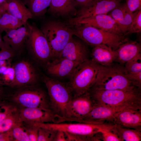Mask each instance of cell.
Segmentation results:
<instances>
[{
  "instance_id": "cell-34",
  "label": "cell",
  "mask_w": 141,
  "mask_h": 141,
  "mask_svg": "<svg viewBox=\"0 0 141 141\" xmlns=\"http://www.w3.org/2000/svg\"><path fill=\"white\" fill-rule=\"evenodd\" d=\"M125 9V4L123 5L121 4L111 11L109 14L117 23L120 28L124 20Z\"/></svg>"
},
{
  "instance_id": "cell-21",
  "label": "cell",
  "mask_w": 141,
  "mask_h": 141,
  "mask_svg": "<svg viewBox=\"0 0 141 141\" xmlns=\"http://www.w3.org/2000/svg\"><path fill=\"white\" fill-rule=\"evenodd\" d=\"M3 6L6 12L21 21L24 25L33 16L29 9L19 0H8Z\"/></svg>"
},
{
  "instance_id": "cell-22",
  "label": "cell",
  "mask_w": 141,
  "mask_h": 141,
  "mask_svg": "<svg viewBox=\"0 0 141 141\" xmlns=\"http://www.w3.org/2000/svg\"><path fill=\"white\" fill-rule=\"evenodd\" d=\"M140 43L133 41H127L122 44L116 50L117 56L115 62L122 64L141 53Z\"/></svg>"
},
{
  "instance_id": "cell-29",
  "label": "cell",
  "mask_w": 141,
  "mask_h": 141,
  "mask_svg": "<svg viewBox=\"0 0 141 141\" xmlns=\"http://www.w3.org/2000/svg\"><path fill=\"white\" fill-rule=\"evenodd\" d=\"M124 66L127 73L141 72V53L127 62Z\"/></svg>"
},
{
  "instance_id": "cell-28",
  "label": "cell",
  "mask_w": 141,
  "mask_h": 141,
  "mask_svg": "<svg viewBox=\"0 0 141 141\" xmlns=\"http://www.w3.org/2000/svg\"><path fill=\"white\" fill-rule=\"evenodd\" d=\"M12 103L4 100L0 101V122L17 110Z\"/></svg>"
},
{
  "instance_id": "cell-46",
  "label": "cell",
  "mask_w": 141,
  "mask_h": 141,
  "mask_svg": "<svg viewBox=\"0 0 141 141\" xmlns=\"http://www.w3.org/2000/svg\"><path fill=\"white\" fill-rule=\"evenodd\" d=\"M6 12L3 6H0V19L2 16Z\"/></svg>"
},
{
  "instance_id": "cell-2",
  "label": "cell",
  "mask_w": 141,
  "mask_h": 141,
  "mask_svg": "<svg viewBox=\"0 0 141 141\" xmlns=\"http://www.w3.org/2000/svg\"><path fill=\"white\" fill-rule=\"evenodd\" d=\"M127 73L124 66L118 63L107 66L100 65L96 79L91 87L105 90H131L139 88L127 78Z\"/></svg>"
},
{
  "instance_id": "cell-24",
  "label": "cell",
  "mask_w": 141,
  "mask_h": 141,
  "mask_svg": "<svg viewBox=\"0 0 141 141\" xmlns=\"http://www.w3.org/2000/svg\"><path fill=\"white\" fill-rule=\"evenodd\" d=\"M111 131L121 141H140L141 131L132 128L124 127L114 124Z\"/></svg>"
},
{
  "instance_id": "cell-5",
  "label": "cell",
  "mask_w": 141,
  "mask_h": 141,
  "mask_svg": "<svg viewBox=\"0 0 141 141\" xmlns=\"http://www.w3.org/2000/svg\"><path fill=\"white\" fill-rule=\"evenodd\" d=\"M100 65L89 59L79 65L68 83L73 96L88 92L96 79Z\"/></svg>"
},
{
  "instance_id": "cell-41",
  "label": "cell",
  "mask_w": 141,
  "mask_h": 141,
  "mask_svg": "<svg viewBox=\"0 0 141 141\" xmlns=\"http://www.w3.org/2000/svg\"><path fill=\"white\" fill-rule=\"evenodd\" d=\"M66 137L67 141H91L88 137L64 132Z\"/></svg>"
},
{
  "instance_id": "cell-36",
  "label": "cell",
  "mask_w": 141,
  "mask_h": 141,
  "mask_svg": "<svg viewBox=\"0 0 141 141\" xmlns=\"http://www.w3.org/2000/svg\"><path fill=\"white\" fill-rule=\"evenodd\" d=\"M132 18L133 13H131L128 10L125 5L124 20L120 27L122 32L125 36L129 29L132 22Z\"/></svg>"
},
{
  "instance_id": "cell-8",
  "label": "cell",
  "mask_w": 141,
  "mask_h": 141,
  "mask_svg": "<svg viewBox=\"0 0 141 141\" xmlns=\"http://www.w3.org/2000/svg\"><path fill=\"white\" fill-rule=\"evenodd\" d=\"M35 125L55 130H59L70 133L86 137L92 141L93 137L100 133L104 129L109 127L111 124L106 123L97 124L79 122L69 123H46L38 124Z\"/></svg>"
},
{
  "instance_id": "cell-10",
  "label": "cell",
  "mask_w": 141,
  "mask_h": 141,
  "mask_svg": "<svg viewBox=\"0 0 141 141\" xmlns=\"http://www.w3.org/2000/svg\"><path fill=\"white\" fill-rule=\"evenodd\" d=\"M17 108L20 119L24 123L30 124L57 123L66 121L65 118L57 114L51 109L39 108Z\"/></svg>"
},
{
  "instance_id": "cell-6",
  "label": "cell",
  "mask_w": 141,
  "mask_h": 141,
  "mask_svg": "<svg viewBox=\"0 0 141 141\" xmlns=\"http://www.w3.org/2000/svg\"><path fill=\"white\" fill-rule=\"evenodd\" d=\"M41 30L48 41L54 58L59 56L73 35L72 29L64 24L55 21L46 22Z\"/></svg>"
},
{
  "instance_id": "cell-49",
  "label": "cell",
  "mask_w": 141,
  "mask_h": 141,
  "mask_svg": "<svg viewBox=\"0 0 141 141\" xmlns=\"http://www.w3.org/2000/svg\"><path fill=\"white\" fill-rule=\"evenodd\" d=\"M8 0H7V1H8Z\"/></svg>"
},
{
  "instance_id": "cell-18",
  "label": "cell",
  "mask_w": 141,
  "mask_h": 141,
  "mask_svg": "<svg viewBox=\"0 0 141 141\" xmlns=\"http://www.w3.org/2000/svg\"><path fill=\"white\" fill-rule=\"evenodd\" d=\"M119 111L116 109L96 105L87 115L78 122L97 124L112 123L114 114Z\"/></svg>"
},
{
  "instance_id": "cell-45",
  "label": "cell",
  "mask_w": 141,
  "mask_h": 141,
  "mask_svg": "<svg viewBox=\"0 0 141 141\" xmlns=\"http://www.w3.org/2000/svg\"><path fill=\"white\" fill-rule=\"evenodd\" d=\"M4 87L0 83V101L3 100L6 96Z\"/></svg>"
},
{
  "instance_id": "cell-38",
  "label": "cell",
  "mask_w": 141,
  "mask_h": 141,
  "mask_svg": "<svg viewBox=\"0 0 141 141\" xmlns=\"http://www.w3.org/2000/svg\"><path fill=\"white\" fill-rule=\"evenodd\" d=\"M24 128L27 132L30 141H37L39 128L31 124L22 123Z\"/></svg>"
},
{
  "instance_id": "cell-31",
  "label": "cell",
  "mask_w": 141,
  "mask_h": 141,
  "mask_svg": "<svg viewBox=\"0 0 141 141\" xmlns=\"http://www.w3.org/2000/svg\"><path fill=\"white\" fill-rule=\"evenodd\" d=\"M11 130L14 141H30L22 122L16 125Z\"/></svg>"
},
{
  "instance_id": "cell-12",
  "label": "cell",
  "mask_w": 141,
  "mask_h": 141,
  "mask_svg": "<svg viewBox=\"0 0 141 141\" xmlns=\"http://www.w3.org/2000/svg\"><path fill=\"white\" fill-rule=\"evenodd\" d=\"M122 0H98L93 4L88 7L81 8L77 10V16L70 18L69 20V24L82 19L97 15L107 14L120 5Z\"/></svg>"
},
{
  "instance_id": "cell-33",
  "label": "cell",
  "mask_w": 141,
  "mask_h": 141,
  "mask_svg": "<svg viewBox=\"0 0 141 141\" xmlns=\"http://www.w3.org/2000/svg\"><path fill=\"white\" fill-rule=\"evenodd\" d=\"M39 128L37 141H54L56 130L42 127Z\"/></svg>"
},
{
  "instance_id": "cell-9",
  "label": "cell",
  "mask_w": 141,
  "mask_h": 141,
  "mask_svg": "<svg viewBox=\"0 0 141 141\" xmlns=\"http://www.w3.org/2000/svg\"><path fill=\"white\" fill-rule=\"evenodd\" d=\"M28 34L26 42L30 49L39 61L46 64L52 58L48 41L41 30L34 25L27 22Z\"/></svg>"
},
{
  "instance_id": "cell-13",
  "label": "cell",
  "mask_w": 141,
  "mask_h": 141,
  "mask_svg": "<svg viewBox=\"0 0 141 141\" xmlns=\"http://www.w3.org/2000/svg\"><path fill=\"white\" fill-rule=\"evenodd\" d=\"M14 67L15 79L10 87L18 89L37 84L38 77L35 69L30 62L22 61L16 63Z\"/></svg>"
},
{
  "instance_id": "cell-17",
  "label": "cell",
  "mask_w": 141,
  "mask_h": 141,
  "mask_svg": "<svg viewBox=\"0 0 141 141\" xmlns=\"http://www.w3.org/2000/svg\"><path fill=\"white\" fill-rule=\"evenodd\" d=\"M112 122L121 127L141 131V110L127 109L116 112Z\"/></svg>"
},
{
  "instance_id": "cell-15",
  "label": "cell",
  "mask_w": 141,
  "mask_h": 141,
  "mask_svg": "<svg viewBox=\"0 0 141 141\" xmlns=\"http://www.w3.org/2000/svg\"><path fill=\"white\" fill-rule=\"evenodd\" d=\"M88 49L85 44L80 40L72 37L58 57L81 64L88 59Z\"/></svg>"
},
{
  "instance_id": "cell-48",
  "label": "cell",
  "mask_w": 141,
  "mask_h": 141,
  "mask_svg": "<svg viewBox=\"0 0 141 141\" xmlns=\"http://www.w3.org/2000/svg\"><path fill=\"white\" fill-rule=\"evenodd\" d=\"M3 42V41L1 34V33L0 32V45L2 44Z\"/></svg>"
},
{
  "instance_id": "cell-25",
  "label": "cell",
  "mask_w": 141,
  "mask_h": 141,
  "mask_svg": "<svg viewBox=\"0 0 141 141\" xmlns=\"http://www.w3.org/2000/svg\"><path fill=\"white\" fill-rule=\"evenodd\" d=\"M51 0H25V2L33 16H43L49 7Z\"/></svg>"
},
{
  "instance_id": "cell-32",
  "label": "cell",
  "mask_w": 141,
  "mask_h": 141,
  "mask_svg": "<svg viewBox=\"0 0 141 141\" xmlns=\"http://www.w3.org/2000/svg\"><path fill=\"white\" fill-rule=\"evenodd\" d=\"M141 31V9L133 13L132 22L126 35Z\"/></svg>"
},
{
  "instance_id": "cell-16",
  "label": "cell",
  "mask_w": 141,
  "mask_h": 141,
  "mask_svg": "<svg viewBox=\"0 0 141 141\" xmlns=\"http://www.w3.org/2000/svg\"><path fill=\"white\" fill-rule=\"evenodd\" d=\"M80 64L64 58L58 57L46 64V69L49 74L55 78L70 77Z\"/></svg>"
},
{
  "instance_id": "cell-27",
  "label": "cell",
  "mask_w": 141,
  "mask_h": 141,
  "mask_svg": "<svg viewBox=\"0 0 141 141\" xmlns=\"http://www.w3.org/2000/svg\"><path fill=\"white\" fill-rule=\"evenodd\" d=\"M21 122L17 109L0 122V133L11 130L15 126Z\"/></svg>"
},
{
  "instance_id": "cell-40",
  "label": "cell",
  "mask_w": 141,
  "mask_h": 141,
  "mask_svg": "<svg viewBox=\"0 0 141 141\" xmlns=\"http://www.w3.org/2000/svg\"><path fill=\"white\" fill-rule=\"evenodd\" d=\"M127 78L132 82L138 87L141 88V72L127 73L126 74Z\"/></svg>"
},
{
  "instance_id": "cell-26",
  "label": "cell",
  "mask_w": 141,
  "mask_h": 141,
  "mask_svg": "<svg viewBox=\"0 0 141 141\" xmlns=\"http://www.w3.org/2000/svg\"><path fill=\"white\" fill-rule=\"evenodd\" d=\"M24 25L21 21L6 11L0 19V32L17 29Z\"/></svg>"
},
{
  "instance_id": "cell-11",
  "label": "cell",
  "mask_w": 141,
  "mask_h": 141,
  "mask_svg": "<svg viewBox=\"0 0 141 141\" xmlns=\"http://www.w3.org/2000/svg\"><path fill=\"white\" fill-rule=\"evenodd\" d=\"M89 92L74 96L67 108V121L78 122L96 105Z\"/></svg>"
},
{
  "instance_id": "cell-23",
  "label": "cell",
  "mask_w": 141,
  "mask_h": 141,
  "mask_svg": "<svg viewBox=\"0 0 141 141\" xmlns=\"http://www.w3.org/2000/svg\"><path fill=\"white\" fill-rule=\"evenodd\" d=\"M74 0H51L48 11L54 15L68 16L77 15Z\"/></svg>"
},
{
  "instance_id": "cell-19",
  "label": "cell",
  "mask_w": 141,
  "mask_h": 141,
  "mask_svg": "<svg viewBox=\"0 0 141 141\" xmlns=\"http://www.w3.org/2000/svg\"><path fill=\"white\" fill-rule=\"evenodd\" d=\"M24 26L6 32L3 37L4 41L15 51L22 49L28 37V28L26 23Z\"/></svg>"
},
{
  "instance_id": "cell-1",
  "label": "cell",
  "mask_w": 141,
  "mask_h": 141,
  "mask_svg": "<svg viewBox=\"0 0 141 141\" xmlns=\"http://www.w3.org/2000/svg\"><path fill=\"white\" fill-rule=\"evenodd\" d=\"M96 105L117 109L141 110V89L105 90L91 87L89 91Z\"/></svg>"
},
{
  "instance_id": "cell-14",
  "label": "cell",
  "mask_w": 141,
  "mask_h": 141,
  "mask_svg": "<svg viewBox=\"0 0 141 141\" xmlns=\"http://www.w3.org/2000/svg\"><path fill=\"white\" fill-rule=\"evenodd\" d=\"M80 25H89L105 31L124 36L117 23L109 15L107 14L98 15L83 19L74 22L71 25L75 26Z\"/></svg>"
},
{
  "instance_id": "cell-3",
  "label": "cell",
  "mask_w": 141,
  "mask_h": 141,
  "mask_svg": "<svg viewBox=\"0 0 141 141\" xmlns=\"http://www.w3.org/2000/svg\"><path fill=\"white\" fill-rule=\"evenodd\" d=\"M72 29L73 35L87 44L93 46L104 45L116 50L128 39L125 36L105 31L93 26L85 25L75 26Z\"/></svg>"
},
{
  "instance_id": "cell-43",
  "label": "cell",
  "mask_w": 141,
  "mask_h": 141,
  "mask_svg": "<svg viewBox=\"0 0 141 141\" xmlns=\"http://www.w3.org/2000/svg\"><path fill=\"white\" fill-rule=\"evenodd\" d=\"M77 6H79L81 8L89 6L96 2L98 0H74Z\"/></svg>"
},
{
  "instance_id": "cell-44",
  "label": "cell",
  "mask_w": 141,
  "mask_h": 141,
  "mask_svg": "<svg viewBox=\"0 0 141 141\" xmlns=\"http://www.w3.org/2000/svg\"><path fill=\"white\" fill-rule=\"evenodd\" d=\"M54 141H67L64 132L61 131H57Z\"/></svg>"
},
{
  "instance_id": "cell-35",
  "label": "cell",
  "mask_w": 141,
  "mask_h": 141,
  "mask_svg": "<svg viewBox=\"0 0 141 141\" xmlns=\"http://www.w3.org/2000/svg\"><path fill=\"white\" fill-rule=\"evenodd\" d=\"M15 51L4 41L0 45V61L9 60L14 55Z\"/></svg>"
},
{
  "instance_id": "cell-39",
  "label": "cell",
  "mask_w": 141,
  "mask_h": 141,
  "mask_svg": "<svg viewBox=\"0 0 141 141\" xmlns=\"http://www.w3.org/2000/svg\"><path fill=\"white\" fill-rule=\"evenodd\" d=\"M126 6L131 13H133L141 9V0H126Z\"/></svg>"
},
{
  "instance_id": "cell-7",
  "label": "cell",
  "mask_w": 141,
  "mask_h": 141,
  "mask_svg": "<svg viewBox=\"0 0 141 141\" xmlns=\"http://www.w3.org/2000/svg\"><path fill=\"white\" fill-rule=\"evenodd\" d=\"M10 100L17 108H39L51 109L49 98L36 84L18 88Z\"/></svg>"
},
{
  "instance_id": "cell-47",
  "label": "cell",
  "mask_w": 141,
  "mask_h": 141,
  "mask_svg": "<svg viewBox=\"0 0 141 141\" xmlns=\"http://www.w3.org/2000/svg\"><path fill=\"white\" fill-rule=\"evenodd\" d=\"M7 0H0V6H3L7 2Z\"/></svg>"
},
{
  "instance_id": "cell-20",
  "label": "cell",
  "mask_w": 141,
  "mask_h": 141,
  "mask_svg": "<svg viewBox=\"0 0 141 141\" xmlns=\"http://www.w3.org/2000/svg\"><path fill=\"white\" fill-rule=\"evenodd\" d=\"M117 56L116 50L104 45L94 46L91 52V60L101 66H107L115 62Z\"/></svg>"
},
{
  "instance_id": "cell-30",
  "label": "cell",
  "mask_w": 141,
  "mask_h": 141,
  "mask_svg": "<svg viewBox=\"0 0 141 141\" xmlns=\"http://www.w3.org/2000/svg\"><path fill=\"white\" fill-rule=\"evenodd\" d=\"M15 71L14 66H10L0 74V83L4 86H10L15 79Z\"/></svg>"
},
{
  "instance_id": "cell-42",
  "label": "cell",
  "mask_w": 141,
  "mask_h": 141,
  "mask_svg": "<svg viewBox=\"0 0 141 141\" xmlns=\"http://www.w3.org/2000/svg\"><path fill=\"white\" fill-rule=\"evenodd\" d=\"M11 129L0 133V141H14Z\"/></svg>"
},
{
  "instance_id": "cell-4",
  "label": "cell",
  "mask_w": 141,
  "mask_h": 141,
  "mask_svg": "<svg viewBox=\"0 0 141 141\" xmlns=\"http://www.w3.org/2000/svg\"><path fill=\"white\" fill-rule=\"evenodd\" d=\"M42 78L47 89L51 109L66 120L67 107L73 96L68 83L45 75Z\"/></svg>"
},
{
  "instance_id": "cell-37",
  "label": "cell",
  "mask_w": 141,
  "mask_h": 141,
  "mask_svg": "<svg viewBox=\"0 0 141 141\" xmlns=\"http://www.w3.org/2000/svg\"><path fill=\"white\" fill-rule=\"evenodd\" d=\"M111 127L105 128L100 132L101 139L104 141H121L117 135L111 131Z\"/></svg>"
}]
</instances>
